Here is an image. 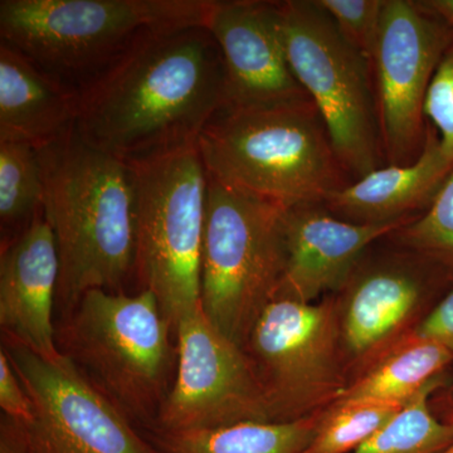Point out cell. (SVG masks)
<instances>
[{
  "label": "cell",
  "mask_w": 453,
  "mask_h": 453,
  "mask_svg": "<svg viewBox=\"0 0 453 453\" xmlns=\"http://www.w3.org/2000/svg\"><path fill=\"white\" fill-rule=\"evenodd\" d=\"M413 334L434 340L453 354V291L429 310Z\"/></svg>",
  "instance_id": "obj_28"
},
{
  "label": "cell",
  "mask_w": 453,
  "mask_h": 453,
  "mask_svg": "<svg viewBox=\"0 0 453 453\" xmlns=\"http://www.w3.org/2000/svg\"><path fill=\"white\" fill-rule=\"evenodd\" d=\"M453 363V354L416 334L399 340L349 381L336 402L405 404Z\"/></svg>",
  "instance_id": "obj_19"
},
{
  "label": "cell",
  "mask_w": 453,
  "mask_h": 453,
  "mask_svg": "<svg viewBox=\"0 0 453 453\" xmlns=\"http://www.w3.org/2000/svg\"><path fill=\"white\" fill-rule=\"evenodd\" d=\"M174 326L148 290H91L62 329L65 357L129 416L153 427L177 366Z\"/></svg>",
  "instance_id": "obj_6"
},
{
  "label": "cell",
  "mask_w": 453,
  "mask_h": 453,
  "mask_svg": "<svg viewBox=\"0 0 453 453\" xmlns=\"http://www.w3.org/2000/svg\"><path fill=\"white\" fill-rule=\"evenodd\" d=\"M388 238L431 262L446 276L453 275V172L431 207Z\"/></svg>",
  "instance_id": "obj_24"
},
{
  "label": "cell",
  "mask_w": 453,
  "mask_h": 453,
  "mask_svg": "<svg viewBox=\"0 0 453 453\" xmlns=\"http://www.w3.org/2000/svg\"><path fill=\"white\" fill-rule=\"evenodd\" d=\"M4 349L32 402V421L17 422L28 453H157L70 357L46 359L9 342Z\"/></svg>",
  "instance_id": "obj_10"
},
{
  "label": "cell",
  "mask_w": 453,
  "mask_h": 453,
  "mask_svg": "<svg viewBox=\"0 0 453 453\" xmlns=\"http://www.w3.org/2000/svg\"><path fill=\"white\" fill-rule=\"evenodd\" d=\"M44 181L40 151L28 142L0 140V220L26 228L42 210Z\"/></svg>",
  "instance_id": "obj_22"
},
{
  "label": "cell",
  "mask_w": 453,
  "mask_h": 453,
  "mask_svg": "<svg viewBox=\"0 0 453 453\" xmlns=\"http://www.w3.org/2000/svg\"><path fill=\"white\" fill-rule=\"evenodd\" d=\"M177 371L153 427L181 432L273 422L252 360L208 320L201 306L179 321Z\"/></svg>",
  "instance_id": "obj_11"
},
{
  "label": "cell",
  "mask_w": 453,
  "mask_h": 453,
  "mask_svg": "<svg viewBox=\"0 0 453 453\" xmlns=\"http://www.w3.org/2000/svg\"><path fill=\"white\" fill-rule=\"evenodd\" d=\"M0 453H28L22 429L7 417L3 419L0 429Z\"/></svg>",
  "instance_id": "obj_29"
},
{
  "label": "cell",
  "mask_w": 453,
  "mask_h": 453,
  "mask_svg": "<svg viewBox=\"0 0 453 453\" xmlns=\"http://www.w3.org/2000/svg\"><path fill=\"white\" fill-rule=\"evenodd\" d=\"M442 453H453V443L451 446L449 447V449H446L445 451Z\"/></svg>",
  "instance_id": "obj_32"
},
{
  "label": "cell",
  "mask_w": 453,
  "mask_h": 453,
  "mask_svg": "<svg viewBox=\"0 0 453 453\" xmlns=\"http://www.w3.org/2000/svg\"><path fill=\"white\" fill-rule=\"evenodd\" d=\"M453 172V159L436 129L427 127L419 157L408 165H387L357 179L324 203L356 225L411 222L427 211Z\"/></svg>",
  "instance_id": "obj_17"
},
{
  "label": "cell",
  "mask_w": 453,
  "mask_h": 453,
  "mask_svg": "<svg viewBox=\"0 0 453 453\" xmlns=\"http://www.w3.org/2000/svg\"><path fill=\"white\" fill-rule=\"evenodd\" d=\"M453 28L419 2L386 0L372 68L388 165H408L425 145V104Z\"/></svg>",
  "instance_id": "obj_13"
},
{
  "label": "cell",
  "mask_w": 453,
  "mask_h": 453,
  "mask_svg": "<svg viewBox=\"0 0 453 453\" xmlns=\"http://www.w3.org/2000/svg\"><path fill=\"white\" fill-rule=\"evenodd\" d=\"M38 151L42 213L58 250L57 299L73 308L86 292H116L135 266V187L129 163L86 144L74 127Z\"/></svg>",
  "instance_id": "obj_2"
},
{
  "label": "cell",
  "mask_w": 453,
  "mask_h": 453,
  "mask_svg": "<svg viewBox=\"0 0 453 453\" xmlns=\"http://www.w3.org/2000/svg\"><path fill=\"white\" fill-rule=\"evenodd\" d=\"M403 407L386 402H335L321 412L314 437L303 453L354 452Z\"/></svg>",
  "instance_id": "obj_23"
},
{
  "label": "cell",
  "mask_w": 453,
  "mask_h": 453,
  "mask_svg": "<svg viewBox=\"0 0 453 453\" xmlns=\"http://www.w3.org/2000/svg\"><path fill=\"white\" fill-rule=\"evenodd\" d=\"M210 177L281 208L324 203L353 183L309 100L223 109L198 138Z\"/></svg>",
  "instance_id": "obj_3"
},
{
  "label": "cell",
  "mask_w": 453,
  "mask_h": 453,
  "mask_svg": "<svg viewBox=\"0 0 453 453\" xmlns=\"http://www.w3.org/2000/svg\"><path fill=\"white\" fill-rule=\"evenodd\" d=\"M77 112L76 91L0 43V140L43 148L73 129Z\"/></svg>",
  "instance_id": "obj_18"
},
{
  "label": "cell",
  "mask_w": 453,
  "mask_h": 453,
  "mask_svg": "<svg viewBox=\"0 0 453 453\" xmlns=\"http://www.w3.org/2000/svg\"><path fill=\"white\" fill-rule=\"evenodd\" d=\"M213 0H2L0 38L79 94L134 46L204 26Z\"/></svg>",
  "instance_id": "obj_4"
},
{
  "label": "cell",
  "mask_w": 453,
  "mask_h": 453,
  "mask_svg": "<svg viewBox=\"0 0 453 453\" xmlns=\"http://www.w3.org/2000/svg\"><path fill=\"white\" fill-rule=\"evenodd\" d=\"M380 242L369 247L344 286L333 294L350 380L413 333L446 276L388 237Z\"/></svg>",
  "instance_id": "obj_12"
},
{
  "label": "cell",
  "mask_w": 453,
  "mask_h": 453,
  "mask_svg": "<svg viewBox=\"0 0 453 453\" xmlns=\"http://www.w3.org/2000/svg\"><path fill=\"white\" fill-rule=\"evenodd\" d=\"M445 374L428 383L401 412L351 453H442L453 443V425L432 410V395L445 386Z\"/></svg>",
  "instance_id": "obj_21"
},
{
  "label": "cell",
  "mask_w": 453,
  "mask_h": 453,
  "mask_svg": "<svg viewBox=\"0 0 453 453\" xmlns=\"http://www.w3.org/2000/svg\"><path fill=\"white\" fill-rule=\"evenodd\" d=\"M127 163L135 187L134 276L177 329L201 306L207 170L198 142Z\"/></svg>",
  "instance_id": "obj_5"
},
{
  "label": "cell",
  "mask_w": 453,
  "mask_h": 453,
  "mask_svg": "<svg viewBox=\"0 0 453 453\" xmlns=\"http://www.w3.org/2000/svg\"><path fill=\"white\" fill-rule=\"evenodd\" d=\"M204 27L225 65L226 109L309 100L286 57L275 2L213 0Z\"/></svg>",
  "instance_id": "obj_14"
},
{
  "label": "cell",
  "mask_w": 453,
  "mask_h": 453,
  "mask_svg": "<svg viewBox=\"0 0 453 453\" xmlns=\"http://www.w3.org/2000/svg\"><path fill=\"white\" fill-rule=\"evenodd\" d=\"M419 3L453 28V0H426Z\"/></svg>",
  "instance_id": "obj_30"
},
{
  "label": "cell",
  "mask_w": 453,
  "mask_h": 453,
  "mask_svg": "<svg viewBox=\"0 0 453 453\" xmlns=\"http://www.w3.org/2000/svg\"><path fill=\"white\" fill-rule=\"evenodd\" d=\"M0 407L7 418L26 425L33 418L31 399L4 348L0 350Z\"/></svg>",
  "instance_id": "obj_27"
},
{
  "label": "cell",
  "mask_w": 453,
  "mask_h": 453,
  "mask_svg": "<svg viewBox=\"0 0 453 453\" xmlns=\"http://www.w3.org/2000/svg\"><path fill=\"white\" fill-rule=\"evenodd\" d=\"M441 407L445 411V419L443 421L452 423L453 425V388L443 395L442 401H441Z\"/></svg>",
  "instance_id": "obj_31"
},
{
  "label": "cell",
  "mask_w": 453,
  "mask_h": 453,
  "mask_svg": "<svg viewBox=\"0 0 453 453\" xmlns=\"http://www.w3.org/2000/svg\"><path fill=\"white\" fill-rule=\"evenodd\" d=\"M58 280L55 234L41 210L3 247L0 325L9 342L50 360L64 356L53 324Z\"/></svg>",
  "instance_id": "obj_16"
},
{
  "label": "cell",
  "mask_w": 453,
  "mask_h": 453,
  "mask_svg": "<svg viewBox=\"0 0 453 453\" xmlns=\"http://www.w3.org/2000/svg\"><path fill=\"white\" fill-rule=\"evenodd\" d=\"M277 27L297 82L318 107L351 179L381 168L380 113L368 59L318 0L275 2Z\"/></svg>",
  "instance_id": "obj_8"
},
{
  "label": "cell",
  "mask_w": 453,
  "mask_h": 453,
  "mask_svg": "<svg viewBox=\"0 0 453 453\" xmlns=\"http://www.w3.org/2000/svg\"><path fill=\"white\" fill-rule=\"evenodd\" d=\"M407 223L356 225L336 217L323 203L286 208L285 266L276 299L316 303L336 294L369 247Z\"/></svg>",
  "instance_id": "obj_15"
},
{
  "label": "cell",
  "mask_w": 453,
  "mask_h": 453,
  "mask_svg": "<svg viewBox=\"0 0 453 453\" xmlns=\"http://www.w3.org/2000/svg\"><path fill=\"white\" fill-rule=\"evenodd\" d=\"M226 106L219 46L204 26L150 35L79 91L74 131L125 162L198 142Z\"/></svg>",
  "instance_id": "obj_1"
},
{
  "label": "cell",
  "mask_w": 453,
  "mask_h": 453,
  "mask_svg": "<svg viewBox=\"0 0 453 453\" xmlns=\"http://www.w3.org/2000/svg\"><path fill=\"white\" fill-rule=\"evenodd\" d=\"M425 116L434 124L442 148L453 159V42L429 86Z\"/></svg>",
  "instance_id": "obj_26"
},
{
  "label": "cell",
  "mask_w": 453,
  "mask_h": 453,
  "mask_svg": "<svg viewBox=\"0 0 453 453\" xmlns=\"http://www.w3.org/2000/svg\"><path fill=\"white\" fill-rule=\"evenodd\" d=\"M244 350L257 372L273 422L324 412L350 380L334 295L316 303L271 301Z\"/></svg>",
  "instance_id": "obj_9"
},
{
  "label": "cell",
  "mask_w": 453,
  "mask_h": 453,
  "mask_svg": "<svg viewBox=\"0 0 453 453\" xmlns=\"http://www.w3.org/2000/svg\"><path fill=\"white\" fill-rule=\"evenodd\" d=\"M320 413L294 422H243L199 431H149L157 453H303Z\"/></svg>",
  "instance_id": "obj_20"
},
{
  "label": "cell",
  "mask_w": 453,
  "mask_h": 453,
  "mask_svg": "<svg viewBox=\"0 0 453 453\" xmlns=\"http://www.w3.org/2000/svg\"><path fill=\"white\" fill-rule=\"evenodd\" d=\"M207 177L202 309L219 332L244 349L281 282L285 208Z\"/></svg>",
  "instance_id": "obj_7"
},
{
  "label": "cell",
  "mask_w": 453,
  "mask_h": 453,
  "mask_svg": "<svg viewBox=\"0 0 453 453\" xmlns=\"http://www.w3.org/2000/svg\"><path fill=\"white\" fill-rule=\"evenodd\" d=\"M339 32L372 64L380 42L386 0H318Z\"/></svg>",
  "instance_id": "obj_25"
}]
</instances>
